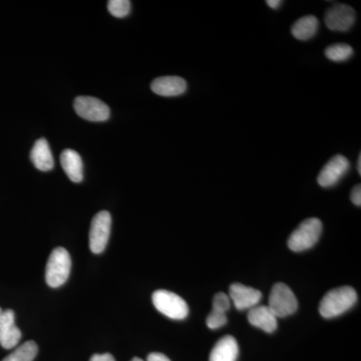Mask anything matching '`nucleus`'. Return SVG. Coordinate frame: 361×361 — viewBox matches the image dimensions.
Wrapping results in <instances>:
<instances>
[{
  "label": "nucleus",
  "instance_id": "1",
  "mask_svg": "<svg viewBox=\"0 0 361 361\" xmlns=\"http://www.w3.org/2000/svg\"><path fill=\"white\" fill-rule=\"evenodd\" d=\"M357 302V293L353 287L341 286L327 292L319 305L322 317L334 318L351 310Z\"/></svg>",
  "mask_w": 361,
  "mask_h": 361
},
{
  "label": "nucleus",
  "instance_id": "2",
  "mask_svg": "<svg viewBox=\"0 0 361 361\" xmlns=\"http://www.w3.org/2000/svg\"><path fill=\"white\" fill-rule=\"evenodd\" d=\"M71 269L70 253L63 247L52 250L45 268V281L52 288H58L68 281Z\"/></svg>",
  "mask_w": 361,
  "mask_h": 361
},
{
  "label": "nucleus",
  "instance_id": "3",
  "mask_svg": "<svg viewBox=\"0 0 361 361\" xmlns=\"http://www.w3.org/2000/svg\"><path fill=\"white\" fill-rule=\"evenodd\" d=\"M322 233V221L317 218H310L301 222L292 232L287 244L289 249L294 252L308 250L317 243Z\"/></svg>",
  "mask_w": 361,
  "mask_h": 361
},
{
  "label": "nucleus",
  "instance_id": "4",
  "mask_svg": "<svg viewBox=\"0 0 361 361\" xmlns=\"http://www.w3.org/2000/svg\"><path fill=\"white\" fill-rule=\"evenodd\" d=\"M154 306L171 319L183 320L189 314V306L182 297L168 290H157L152 296Z\"/></svg>",
  "mask_w": 361,
  "mask_h": 361
},
{
  "label": "nucleus",
  "instance_id": "5",
  "mask_svg": "<svg viewBox=\"0 0 361 361\" xmlns=\"http://www.w3.org/2000/svg\"><path fill=\"white\" fill-rule=\"evenodd\" d=\"M268 307L277 318H284L296 312L298 300L289 286L284 283H276L271 290Z\"/></svg>",
  "mask_w": 361,
  "mask_h": 361
},
{
  "label": "nucleus",
  "instance_id": "6",
  "mask_svg": "<svg viewBox=\"0 0 361 361\" xmlns=\"http://www.w3.org/2000/svg\"><path fill=\"white\" fill-rule=\"evenodd\" d=\"M111 216L108 211H101L92 218L90 229V249L92 253H103L110 239Z\"/></svg>",
  "mask_w": 361,
  "mask_h": 361
},
{
  "label": "nucleus",
  "instance_id": "7",
  "mask_svg": "<svg viewBox=\"0 0 361 361\" xmlns=\"http://www.w3.org/2000/svg\"><path fill=\"white\" fill-rule=\"evenodd\" d=\"M73 106L80 118L90 122H104L110 118V108L96 97H78Z\"/></svg>",
  "mask_w": 361,
  "mask_h": 361
},
{
  "label": "nucleus",
  "instance_id": "8",
  "mask_svg": "<svg viewBox=\"0 0 361 361\" xmlns=\"http://www.w3.org/2000/svg\"><path fill=\"white\" fill-rule=\"evenodd\" d=\"M355 11L346 4H336L325 13V25L334 32H348L355 23Z\"/></svg>",
  "mask_w": 361,
  "mask_h": 361
},
{
  "label": "nucleus",
  "instance_id": "9",
  "mask_svg": "<svg viewBox=\"0 0 361 361\" xmlns=\"http://www.w3.org/2000/svg\"><path fill=\"white\" fill-rule=\"evenodd\" d=\"M349 168H350V164L345 157L342 155L332 157L318 176V184L323 188L334 186L348 174Z\"/></svg>",
  "mask_w": 361,
  "mask_h": 361
},
{
  "label": "nucleus",
  "instance_id": "10",
  "mask_svg": "<svg viewBox=\"0 0 361 361\" xmlns=\"http://www.w3.org/2000/svg\"><path fill=\"white\" fill-rule=\"evenodd\" d=\"M229 297L235 307L240 311L250 310L259 305L262 293L257 289L241 283H234L230 286Z\"/></svg>",
  "mask_w": 361,
  "mask_h": 361
},
{
  "label": "nucleus",
  "instance_id": "11",
  "mask_svg": "<svg viewBox=\"0 0 361 361\" xmlns=\"http://www.w3.org/2000/svg\"><path fill=\"white\" fill-rule=\"evenodd\" d=\"M20 338L21 331L16 325L13 310L2 311L0 315V345L6 349L16 348Z\"/></svg>",
  "mask_w": 361,
  "mask_h": 361
},
{
  "label": "nucleus",
  "instance_id": "12",
  "mask_svg": "<svg viewBox=\"0 0 361 361\" xmlns=\"http://www.w3.org/2000/svg\"><path fill=\"white\" fill-rule=\"evenodd\" d=\"M151 89L155 94L161 97H177L187 90V82L184 78L168 75L153 80Z\"/></svg>",
  "mask_w": 361,
  "mask_h": 361
},
{
  "label": "nucleus",
  "instance_id": "13",
  "mask_svg": "<svg viewBox=\"0 0 361 361\" xmlns=\"http://www.w3.org/2000/svg\"><path fill=\"white\" fill-rule=\"evenodd\" d=\"M248 322L267 334H272L277 329V317L268 306L257 305L251 308L248 313Z\"/></svg>",
  "mask_w": 361,
  "mask_h": 361
},
{
  "label": "nucleus",
  "instance_id": "14",
  "mask_svg": "<svg viewBox=\"0 0 361 361\" xmlns=\"http://www.w3.org/2000/svg\"><path fill=\"white\" fill-rule=\"evenodd\" d=\"M238 355V342L234 337L226 336L215 344L209 361H236Z\"/></svg>",
  "mask_w": 361,
  "mask_h": 361
},
{
  "label": "nucleus",
  "instance_id": "15",
  "mask_svg": "<svg viewBox=\"0 0 361 361\" xmlns=\"http://www.w3.org/2000/svg\"><path fill=\"white\" fill-rule=\"evenodd\" d=\"M61 164L66 174L73 182L80 183L84 179V166L78 152L66 149L61 153Z\"/></svg>",
  "mask_w": 361,
  "mask_h": 361
},
{
  "label": "nucleus",
  "instance_id": "16",
  "mask_svg": "<svg viewBox=\"0 0 361 361\" xmlns=\"http://www.w3.org/2000/svg\"><path fill=\"white\" fill-rule=\"evenodd\" d=\"M30 159L35 167L42 172H49L54 168V157H52L49 142L44 137L35 142L30 153Z\"/></svg>",
  "mask_w": 361,
  "mask_h": 361
},
{
  "label": "nucleus",
  "instance_id": "17",
  "mask_svg": "<svg viewBox=\"0 0 361 361\" xmlns=\"http://www.w3.org/2000/svg\"><path fill=\"white\" fill-rule=\"evenodd\" d=\"M319 26V21L313 16H304L292 25L291 33L295 39L307 40L314 37Z\"/></svg>",
  "mask_w": 361,
  "mask_h": 361
},
{
  "label": "nucleus",
  "instance_id": "18",
  "mask_svg": "<svg viewBox=\"0 0 361 361\" xmlns=\"http://www.w3.org/2000/svg\"><path fill=\"white\" fill-rule=\"evenodd\" d=\"M37 351L39 348L35 341H26L2 361H32L37 356Z\"/></svg>",
  "mask_w": 361,
  "mask_h": 361
},
{
  "label": "nucleus",
  "instance_id": "19",
  "mask_svg": "<svg viewBox=\"0 0 361 361\" xmlns=\"http://www.w3.org/2000/svg\"><path fill=\"white\" fill-rule=\"evenodd\" d=\"M353 54V49L350 45L346 44H336L330 45L325 49V56L330 61H344L350 59Z\"/></svg>",
  "mask_w": 361,
  "mask_h": 361
},
{
  "label": "nucleus",
  "instance_id": "20",
  "mask_svg": "<svg viewBox=\"0 0 361 361\" xmlns=\"http://www.w3.org/2000/svg\"><path fill=\"white\" fill-rule=\"evenodd\" d=\"M108 9L115 18H123L129 16L130 2L129 0H111L108 2Z\"/></svg>",
  "mask_w": 361,
  "mask_h": 361
},
{
  "label": "nucleus",
  "instance_id": "21",
  "mask_svg": "<svg viewBox=\"0 0 361 361\" xmlns=\"http://www.w3.org/2000/svg\"><path fill=\"white\" fill-rule=\"evenodd\" d=\"M227 322L228 319L226 313L213 310L211 311L210 314L208 315L206 320L207 326L210 329H220V327L224 326Z\"/></svg>",
  "mask_w": 361,
  "mask_h": 361
},
{
  "label": "nucleus",
  "instance_id": "22",
  "mask_svg": "<svg viewBox=\"0 0 361 361\" xmlns=\"http://www.w3.org/2000/svg\"><path fill=\"white\" fill-rule=\"evenodd\" d=\"M231 308V299L227 294L219 292L213 298V310L227 313Z\"/></svg>",
  "mask_w": 361,
  "mask_h": 361
},
{
  "label": "nucleus",
  "instance_id": "23",
  "mask_svg": "<svg viewBox=\"0 0 361 361\" xmlns=\"http://www.w3.org/2000/svg\"><path fill=\"white\" fill-rule=\"evenodd\" d=\"M350 199L353 201V203L355 205L360 207L361 205V187L360 185H357L353 188V191H351Z\"/></svg>",
  "mask_w": 361,
  "mask_h": 361
},
{
  "label": "nucleus",
  "instance_id": "24",
  "mask_svg": "<svg viewBox=\"0 0 361 361\" xmlns=\"http://www.w3.org/2000/svg\"><path fill=\"white\" fill-rule=\"evenodd\" d=\"M147 361H171V360L163 353H152L148 355Z\"/></svg>",
  "mask_w": 361,
  "mask_h": 361
},
{
  "label": "nucleus",
  "instance_id": "25",
  "mask_svg": "<svg viewBox=\"0 0 361 361\" xmlns=\"http://www.w3.org/2000/svg\"><path fill=\"white\" fill-rule=\"evenodd\" d=\"M90 361H116V360L110 353H104V355H92Z\"/></svg>",
  "mask_w": 361,
  "mask_h": 361
},
{
  "label": "nucleus",
  "instance_id": "26",
  "mask_svg": "<svg viewBox=\"0 0 361 361\" xmlns=\"http://www.w3.org/2000/svg\"><path fill=\"white\" fill-rule=\"evenodd\" d=\"M266 4H267V6L271 7V8L277 9L281 6L282 1H280V0H268V1H266Z\"/></svg>",
  "mask_w": 361,
  "mask_h": 361
},
{
  "label": "nucleus",
  "instance_id": "27",
  "mask_svg": "<svg viewBox=\"0 0 361 361\" xmlns=\"http://www.w3.org/2000/svg\"><path fill=\"white\" fill-rule=\"evenodd\" d=\"M357 171H358V173H360V175H361V155H360V157H358Z\"/></svg>",
  "mask_w": 361,
  "mask_h": 361
},
{
  "label": "nucleus",
  "instance_id": "28",
  "mask_svg": "<svg viewBox=\"0 0 361 361\" xmlns=\"http://www.w3.org/2000/svg\"><path fill=\"white\" fill-rule=\"evenodd\" d=\"M130 361H144V360H141V358H139V357H134Z\"/></svg>",
  "mask_w": 361,
  "mask_h": 361
},
{
  "label": "nucleus",
  "instance_id": "29",
  "mask_svg": "<svg viewBox=\"0 0 361 361\" xmlns=\"http://www.w3.org/2000/svg\"><path fill=\"white\" fill-rule=\"evenodd\" d=\"M1 313H2V310H1V308H0V315H1Z\"/></svg>",
  "mask_w": 361,
  "mask_h": 361
}]
</instances>
